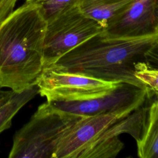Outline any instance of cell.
I'll use <instances>...</instances> for the list:
<instances>
[{
  "instance_id": "obj_1",
  "label": "cell",
  "mask_w": 158,
  "mask_h": 158,
  "mask_svg": "<svg viewBox=\"0 0 158 158\" xmlns=\"http://www.w3.org/2000/svg\"><path fill=\"white\" fill-rule=\"evenodd\" d=\"M47 27L40 6L26 2L0 25V86L21 91L36 85L44 67Z\"/></svg>"
},
{
  "instance_id": "obj_2",
  "label": "cell",
  "mask_w": 158,
  "mask_h": 158,
  "mask_svg": "<svg viewBox=\"0 0 158 158\" xmlns=\"http://www.w3.org/2000/svg\"><path fill=\"white\" fill-rule=\"evenodd\" d=\"M101 33L81 43L51 65L64 71L146 87L135 77V65L143 61L144 52L156 41L158 34L111 38Z\"/></svg>"
},
{
  "instance_id": "obj_3",
  "label": "cell",
  "mask_w": 158,
  "mask_h": 158,
  "mask_svg": "<svg viewBox=\"0 0 158 158\" xmlns=\"http://www.w3.org/2000/svg\"><path fill=\"white\" fill-rule=\"evenodd\" d=\"M80 117L40 105L30 120L16 131L9 158H54L57 144L67 129Z\"/></svg>"
},
{
  "instance_id": "obj_4",
  "label": "cell",
  "mask_w": 158,
  "mask_h": 158,
  "mask_svg": "<svg viewBox=\"0 0 158 158\" xmlns=\"http://www.w3.org/2000/svg\"><path fill=\"white\" fill-rule=\"evenodd\" d=\"M104 28L85 16L76 6L47 22L44 40V66L54 64L61 56Z\"/></svg>"
},
{
  "instance_id": "obj_5",
  "label": "cell",
  "mask_w": 158,
  "mask_h": 158,
  "mask_svg": "<svg viewBox=\"0 0 158 158\" xmlns=\"http://www.w3.org/2000/svg\"><path fill=\"white\" fill-rule=\"evenodd\" d=\"M121 83L44 65L36 86L47 101L81 100L112 89Z\"/></svg>"
},
{
  "instance_id": "obj_6",
  "label": "cell",
  "mask_w": 158,
  "mask_h": 158,
  "mask_svg": "<svg viewBox=\"0 0 158 158\" xmlns=\"http://www.w3.org/2000/svg\"><path fill=\"white\" fill-rule=\"evenodd\" d=\"M150 96L151 94L127 107L112 112L80 117L61 136L54 158H78L80 153L107 127L143 105Z\"/></svg>"
},
{
  "instance_id": "obj_7",
  "label": "cell",
  "mask_w": 158,
  "mask_h": 158,
  "mask_svg": "<svg viewBox=\"0 0 158 158\" xmlns=\"http://www.w3.org/2000/svg\"><path fill=\"white\" fill-rule=\"evenodd\" d=\"M149 87L140 88L121 83L117 87L81 100H53L46 102L54 109L64 114L91 116L112 112L127 107L151 93Z\"/></svg>"
},
{
  "instance_id": "obj_8",
  "label": "cell",
  "mask_w": 158,
  "mask_h": 158,
  "mask_svg": "<svg viewBox=\"0 0 158 158\" xmlns=\"http://www.w3.org/2000/svg\"><path fill=\"white\" fill-rule=\"evenodd\" d=\"M101 33L111 38L158 34V0H132L109 20Z\"/></svg>"
},
{
  "instance_id": "obj_9",
  "label": "cell",
  "mask_w": 158,
  "mask_h": 158,
  "mask_svg": "<svg viewBox=\"0 0 158 158\" xmlns=\"http://www.w3.org/2000/svg\"><path fill=\"white\" fill-rule=\"evenodd\" d=\"M146 102L127 116L107 127L80 153L78 158L116 157L124 146L119 138L123 133L129 134L136 141L138 140L143 133L147 120L149 106L146 105Z\"/></svg>"
},
{
  "instance_id": "obj_10",
  "label": "cell",
  "mask_w": 158,
  "mask_h": 158,
  "mask_svg": "<svg viewBox=\"0 0 158 158\" xmlns=\"http://www.w3.org/2000/svg\"><path fill=\"white\" fill-rule=\"evenodd\" d=\"M39 94L36 85L16 91H0V133L11 126L14 116L28 101Z\"/></svg>"
},
{
  "instance_id": "obj_11",
  "label": "cell",
  "mask_w": 158,
  "mask_h": 158,
  "mask_svg": "<svg viewBox=\"0 0 158 158\" xmlns=\"http://www.w3.org/2000/svg\"><path fill=\"white\" fill-rule=\"evenodd\" d=\"M132 0H80L78 7L86 17L104 28L109 20Z\"/></svg>"
},
{
  "instance_id": "obj_12",
  "label": "cell",
  "mask_w": 158,
  "mask_h": 158,
  "mask_svg": "<svg viewBox=\"0 0 158 158\" xmlns=\"http://www.w3.org/2000/svg\"><path fill=\"white\" fill-rule=\"evenodd\" d=\"M136 141L138 157L158 158V113L154 101L149 106L147 120L143 133Z\"/></svg>"
},
{
  "instance_id": "obj_13",
  "label": "cell",
  "mask_w": 158,
  "mask_h": 158,
  "mask_svg": "<svg viewBox=\"0 0 158 158\" xmlns=\"http://www.w3.org/2000/svg\"><path fill=\"white\" fill-rule=\"evenodd\" d=\"M80 0H26V2L38 4L42 14L48 22L61 14L78 6Z\"/></svg>"
},
{
  "instance_id": "obj_14",
  "label": "cell",
  "mask_w": 158,
  "mask_h": 158,
  "mask_svg": "<svg viewBox=\"0 0 158 158\" xmlns=\"http://www.w3.org/2000/svg\"><path fill=\"white\" fill-rule=\"evenodd\" d=\"M135 75L146 86L158 92V70L149 69L143 61H140L135 65Z\"/></svg>"
},
{
  "instance_id": "obj_15",
  "label": "cell",
  "mask_w": 158,
  "mask_h": 158,
  "mask_svg": "<svg viewBox=\"0 0 158 158\" xmlns=\"http://www.w3.org/2000/svg\"><path fill=\"white\" fill-rule=\"evenodd\" d=\"M143 61L149 69L158 70V38L144 52Z\"/></svg>"
},
{
  "instance_id": "obj_16",
  "label": "cell",
  "mask_w": 158,
  "mask_h": 158,
  "mask_svg": "<svg viewBox=\"0 0 158 158\" xmlns=\"http://www.w3.org/2000/svg\"><path fill=\"white\" fill-rule=\"evenodd\" d=\"M19 0H0V25L14 12Z\"/></svg>"
},
{
  "instance_id": "obj_17",
  "label": "cell",
  "mask_w": 158,
  "mask_h": 158,
  "mask_svg": "<svg viewBox=\"0 0 158 158\" xmlns=\"http://www.w3.org/2000/svg\"><path fill=\"white\" fill-rule=\"evenodd\" d=\"M1 86H0V91H1Z\"/></svg>"
}]
</instances>
